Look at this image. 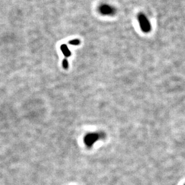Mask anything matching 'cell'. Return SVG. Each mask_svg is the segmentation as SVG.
I'll return each mask as SVG.
<instances>
[{"label":"cell","instance_id":"cell-1","mask_svg":"<svg viewBox=\"0 0 185 185\" xmlns=\"http://www.w3.org/2000/svg\"><path fill=\"white\" fill-rule=\"evenodd\" d=\"M138 20L140 25V28L144 33H148L151 31V24L144 14L139 13L138 16Z\"/></svg>","mask_w":185,"mask_h":185},{"label":"cell","instance_id":"cell-2","mask_svg":"<svg viewBox=\"0 0 185 185\" xmlns=\"http://www.w3.org/2000/svg\"><path fill=\"white\" fill-rule=\"evenodd\" d=\"M99 12L103 15L106 16H111L116 13V10L114 7L112 6L109 5V4H102L99 7Z\"/></svg>","mask_w":185,"mask_h":185},{"label":"cell","instance_id":"cell-3","mask_svg":"<svg viewBox=\"0 0 185 185\" xmlns=\"http://www.w3.org/2000/svg\"><path fill=\"white\" fill-rule=\"evenodd\" d=\"M99 139L98 134H90L85 138V143L88 146L90 147L93 143Z\"/></svg>","mask_w":185,"mask_h":185},{"label":"cell","instance_id":"cell-4","mask_svg":"<svg viewBox=\"0 0 185 185\" xmlns=\"http://www.w3.org/2000/svg\"><path fill=\"white\" fill-rule=\"evenodd\" d=\"M61 51L66 57H69L71 55V52L66 44H63L61 46Z\"/></svg>","mask_w":185,"mask_h":185},{"label":"cell","instance_id":"cell-5","mask_svg":"<svg viewBox=\"0 0 185 185\" xmlns=\"http://www.w3.org/2000/svg\"><path fill=\"white\" fill-rule=\"evenodd\" d=\"M68 43L71 45H74V46H77L80 44V40L79 39H73L70 40Z\"/></svg>","mask_w":185,"mask_h":185},{"label":"cell","instance_id":"cell-6","mask_svg":"<svg viewBox=\"0 0 185 185\" xmlns=\"http://www.w3.org/2000/svg\"><path fill=\"white\" fill-rule=\"evenodd\" d=\"M63 67L65 69H67L68 67V59H64L63 61Z\"/></svg>","mask_w":185,"mask_h":185}]
</instances>
